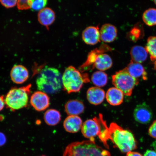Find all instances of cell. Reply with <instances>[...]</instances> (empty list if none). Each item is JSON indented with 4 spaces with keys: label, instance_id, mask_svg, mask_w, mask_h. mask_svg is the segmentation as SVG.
<instances>
[{
    "label": "cell",
    "instance_id": "cell-20",
    "mask_svg": "<svg viewBox=\"0 0 156 156\" xmlns=\"http://www.w3.org/2000/svg\"><path fill=\"white\" fill-rule=\"evenodd\" d=\"M113 64L112 58L108 54L103 53L98 56L95 62L94 68H96L100 71H105L112 67Z\"/></svg>",
    "mask_w": 156,
    "mask_h": 156
},
{
    "label": "cell",
    "instance_id": "cell-30",
    "mask_svg": "<svg viewBox=\"0 0 156 156\" xmlns=\"http://www.w3.org/2000/svg\"><path fill=\"white\" fill-rule=\"evenodd\" d=\"M148 133L151 137L156 139V120L154 121L150 126Z\"/></svg>",
    "mask_w": 156,
    "mask_h": 156
},
{
    "label": "cell",
    "instance_id": "cell-6",
    "mask_svg": "<svg viewBox=\"0 0 156 156\" xmlns=\"http://www.w3.org/2000/svg\"><path fill=\"white\" fill-rule=\"evenodd\" d=\"M112 83L115 87L121 90L124 95L130 96L134 87L139 83V80L133 77L125 68L112 76Z\"/></svg>",
    "mask_w": 156,
    "mask_h": 156
},
{
    "label": "cell",
    "instance_id": "cell-10",
    "mask_svg": "<svg viewBox=\"0 0 156 156\" xmlns=\"http://www.w3.org/2000/svg\"><path fill=\"white\" fill-rule=\"evenodd\" d=\"M133 115L136 121L142 124L149 123L153 118L151 110L145 103L136 106Z\"/></svg>",
    "mask_w": 156,
    "mask_h": 156
},
{
    "label": "cell",
    "instance_id": "cell-22",
    "mask_svg": "<svg viewBox=\"0 0 156 156\" xmlns=\"http://www.w3.org/2000/svg\"><path fill=\"white\" fill-rule=\"evenodd\" d=\"M61 119L60 112L55 109H49L46 111L44 115V122L48 126H56L59 123Z\"/></svg>",
    "mask_w": 156,
    "mask_h": 156
},
{
    "label": "cell",
    "instance_id": "cell-36",
    "mask_svg": "<svg viewBox=\"0 0 156 156\" xmlns=\"http://www.w3.org/2000/svg\"><path fill=\"white\" fill-rule=\"evenodd\" d=\"M155 4V5H156V0H153Z\"/></svg>",
    "mask_w": 156,
    "mask_h": 156
},
{
    "label": "cell",
    "instance_id": "cell-35",
    "mask_svg": "<svg viewBox=\"0 0 156 156\" xmlns=\"http://www.w3.org/2000/svg\"><path fill=\"white\" fill-rule=\"evenodd\" d=\"M154 68H155V69L156 70V60H155V61Z\"/></svg>",
    "mask_w": 156,
    "mask_h": 156
},
{
    "label": "cell",
    "instance_id": "cell-25",
    "mask_svg": "<svg viewBox=\"0 0 156 156\" xmlns=\"http://www.w3.org/2000/svg\"><path fill=\"white\" fill-rule=\"evenodd\" d=\"M151 56L152 61L156 60V37H151L148 38L145 48Z\"/></svg>",
    "mask_w": 156,
    "mask_h": 156
},
{
    "label": "cell",
    "instance_id": "cell-2",
    "mask_svg": "<svg viewBox=\"0 0 156 156\" xmlns=\"http://www.w3.org/2000/svg\"><path fill=\"white\" fill-rule=\"evenodd\" d=\"M109 139L122 153H127L136 149L137 142L132 133L123 129L116 123L109 127Z\"/></svg>",
    "mask_w": 156,
    "mask_h": 156
},
{
    "label": "cell",
    "instance_id": "cell-18",
    "mask_svg": "<svg viewBox=\"0 0 156 156\" xmlns=\"http://www.w3.org/2000/svg\"><path fill=\"white\" fill-rule=\"evenodd\" d=\"M85 110V106L81 101L78 100L68 101L65 105L66 113L70 115H78L83 113Z\"/></svg>",
    "mask_w": 156,
    "mask_h": 156
},
{
    "label": "cell",
    "instance_id": "cell-17",
    "mask_svg": "<svg viewBox=\"0 0 156 156\" xmlns=\"http://www.w3.org/2000/svg\"><path fill=\"white\" fill-rule=\"evenodd\" d=\"M38 19L41 24L48 29V27L51 25L55 20V13L49 8H44L39 11Z\"/></svg>",
    "mask_w": 156,
    "mask_h": 156
},
{
    "label": "cell",
    "instance_id": "cell-3",
    "mask_svg": "<svg viewBox=\"0 0 156 156\" xmlns=\"http://www.w3.org/2000/svg\"><path fill=\"white\" fill-rule=\"evenodd\" d=\"M63 156H111L109 151L95 141L85 140L73 142L66 147Z\"/></svg>",
    "mask_w": 156,
    "mask_h": 156
},
{
    "label": "cell",
    "instance_id": "cell-21",
    "mask_svg": "<svg viewBox=\"0 0 156 156\" xmlns=\"http://www.w3.org/2000/svg\"><path fill=\"white\" fill-rule=\"evenodd\" d=\"M131 61L137 63H142L147 58L148 52L145 48L140 46H135L131 49L130 51Z\"/></svg>",
    "mask_w": 156,
    "mask_h": 156
},
{
    "label": "cell",
    "instance_id": "cell-5",
    "mask_svg": "<svg viewBox=\"0 0 156 156\" xmlns=\"http://www.w3.org/2000/svg\"><path fill=\"white\" fill-rule=\"evenodd\" d=\"M31 85L10 90L5 98V105L11 111H15L26 107L28 104Z\"/></svg>",
    "mask_w": 156,
    "mask_h": 156
},
{
    "label": "cell",
    "instance_id": "cell-31",
    "mask_svg": "<svg viewBox=\"0 0 156 156\" xmlns=\"http://www.w3.org/2000/svg\"><path fill=\"white\" fill-rule=\"evenodd\" d=\"M6 142V136L3 133L0 132V146L4 145Z\"/></svg>",
    "mask_w": 156,
    "mask_h": 156
},
{
    "label": "cell",
    "instance_id": "cell-4",
    "mask_svg": "<svg viewBox=\"0 0 156 156\" xmlns=\"http://www.w3.org/2000/svg\"><path fill=\"white\" fill-rule=\"evenodd\" d=\"M81 73L73 66L66 68L62 79L64 90L68 93L79 92L84 83L90 81L87 73Z\"/></svg>",
    "mask_w": 156,
    "mask_h": 156
},
{
    "label": "cell",
    "instance_id": "cell-12",
    "mask_svg": "<svg viewBox=\"0 0 156 156\" xmlns=\"http://www.w3.org/2000/svg\"><path fill=\"white\" fill-rule=\"evenodd\" d=\"M29 72L24 66L21 65H15L12 68L10 77L13 83L20 84L24 83L28 79Z\"/></svg>",
    "mask_w": 156,
    "mask_h": 156
},
{
    "label": "cell",
    "instance_id": "cell-15",
    "mask_svg": "<svg viewBox=\"0 0 156 156\" xmlns=\"http://www.w3.org/2000/svg\"><path fill=\"white\" fill-rule=\"evenodd\" d=\"M105 97V91L99 87H91L87 91V100L93 105L101 104L104 101Z\"/></svg>",
    "mask_w": 156,
    "mask_h": 156
},
{
    "label": "cell",
    "instance_id": "cell-16",
    "mask_svg": "<svg viewBox=\"0 0 156 156\" xmlns=\"http://www.w3.org/2000/svg\"><path fill=\"white\" fill-rule=\"evenodd\" d=\"M124 93L116 87H111L107 90L106 97L107 102L113 106H119L123 102Z\"/></svg>",
    "mask_w": 156,
    "mask_h": 156
},
{
    "label": "cell",
    "instance_id": "cell-29",
    "mask_svg": "<svg viewBox=\"0 0 156 156\" xmlns=\"http://www.w3.org/2000/svg\"><path fill=\"white\" fill-rule=\"evenodd\" d=\"M18 0H0V3L6 8H11L17 5Z\"/></svg>",
    "mask_w": 156,
    "mask_h": 156
},
{
    "label": "cell",
    "instance_id": "cell-7",
    "mask_svg": "<svg viewBox=\"0 0 156 156\" xmlns=\"http://www.w3.org/2000/svg\"><path fill=\"white\" fill-rule=\"evenodd\" d=\"M102 114H99V118L94 117L87 120L83 124L81 132L86 138L91 141H95V137L99 136L102 127Z\"/></svg>",
    "mask_w": 156,
    "mask_h": 156
},
{
    "label": "cell",
    "instance_id": "cell-24",
    "mask_svg": "<svg viewBox=\"0 0 156 156\" xmlns=\"http://www.w3.org/2000/svg\"><path fill=\"white\" fill-rule=\"evenodd\" d=\"M142 19L144 22L149 26L156 25V9H150L146 10L143 13Z\"/></svg>",
    "mask_w": 156,
    "mask_h": 156
},
{
    "label": "cell",
    "instance_id": "cell-34",
    "mask_svg": "<svg viewBox=\"0 0 156 156\" xmlns=\"http://www.w3.org/2000/svg\"><path fill=\"white\" fill-rule=\"evenodd\" d=\"M126 156H143L138 152L131 151L128 152Z\"/></svg>",
    "mask_w": 156,
    "mask_h": 156
},
{
    "label": "cell",
    "instance_id": "cell-28",
    "mask_svg": "<svg viewBox=\"0 0 156 156\" xmlns=\"http://www.w3.org/2000/svg\"><path fill=\"white\" fill-rule=\"evenodd\" d=\"M31 0H18L17 8L21 10L30 9V3Z\"/></svg>",
    "mask_w": 156,
    "mask_h": 156
},
{
    "label": "cell",
    "instance_id": "cell-27",
    "mask_svg": "<svg viewBox=\"0 0 156 156\" xmlns=\"http://www.w3.org/2000/svg\"><path fill=\"white\" fill-rule=\"evenodd\" d=\"M48 0H31L30 3V9L35 11H40L47 4Z\"/></svg>",
    "mask_w": 156,
    "mask_h": 156
},
{
    "label": "cell",
    "instance_id": "cell-33",
    "mask_svg": "<svg viewBox=\"0 0 156 156\" xmlns=\"http://www.w3.org/2000/svg\"><path fill=\"white\" fill-rule=\"evenodd\" d=\"M144 156H156V151L153 150H147L144 154Z\"/></svg>",
    "mask_w": 156,
    "mask_h": 156
},
{
    "label": "cell",
    "instance_id": "cell-32",
    "mask_svg": "<svg viewBox=\"0 0 156 156\" xmlns=\"http://www.w3.org/2000/svg\"><path fill=\"white\" fill-rule=\"evenodd\" d=\"M5 105V99L3 96H0V112L4 108Z\"/></svg>",
    "mask_w": 156,
    "mask_h": 156
},
{
    "label": "cell",
    "instance_id": "cell-37",
    "mask_svg": "<svg viewBox=\"0 0 156 156\" xmlns=\"http://www.w3.org/2000/svg\"><path fill=\"white\" fill-rule=\"evenodd\" d=\"M45 156V155H42V156Z\"/></svg>",
    "mask_w": 156,
    "mask_h": 156
},
{
    "label": "cell",
    "instance_id": "cell-11",
    "mask_svg": "<svg viewBox=\"0 0 156 156\" xmlns=\"http://www.w3.org/2000/svg\"><path fill=\"white\" fill-rule=\"evenodd\" d=\"M83 40L86 44L94 45L100 42V30L98 27L90 26L83 31Z\"/></svg>",
    "mask_w": 156,
    "mask_h": 156
},
{
    "label": "cell",
    "instance_id": "cell-1",
    "mask_svg": "<svg viewBox=\"0 0 156 156\" xmlns=\"http://www.w3.org/2000/svg\"><path fill=\"white\" fill-rule=\"evenodd\" d=\"M62 78L61 74L58 69L45 66L41 70L36 79L37 88L47 94L57 93L63 86Z\"/></svg>",
    "mask_w": 156,
    "mask_h": 156
},
{
    "label": "cell",
    "instance_id": "cell-9",
    "mask_svg": "<svg viewBox=\"0 0 156 156\" xmlns=\"http://www.w3.org/2000/svg\"><path fill=\"white\" fill-rule=\"evenodd\" d=\"M30 103L35 110L38 112H42L49 106L50 97L48 94L41 91H37L31 95Z\"/></svg>",
    "mask_w": 156,
    "mask_h": 156
},
{
    "label": "cell",
    "instance_id": "cell-13",
    "mask_svg": "<svg viewBox=\"0 0 156 156\" xmlns=\"http://www.w3.org/2000/svg\"><path fill=\"white\" fill-rule=\"evenodd\" d=\"M101 40L106 43H110L115 40L118 30L114 25L110 24L103 25L100 30Z\"/></svg>",
    "mask_w": 156,
    "mask_h": 156
},
{
    "label": "cell",
    "instance_id": "cell-19",
    "mask_svg": "<svg viewBox=\"0 0 156 156\" xmlns=\"http://www.w3.org/2000/svg\"><path fill=\"white\" fill-rule=\"evenodd\" d=\"M126 68L130 75L135 79L142 77L144 80L147 79V73L141 64L131 61Z\"/></svg>",
    "mask_w": 156,
    "mask_h": 156
},
{
    "label": "cell",
    "instance_id": "cell-14",
    "mask_svg": "<svg viewBox=\"0 0 156 156\" xmlns=\"http://www.w3.org/2000/svg\"><path fill=\"white\" fill-rule=\"evenodd\" d=\"M83 125L82 120L77 115H70L64 120L63 126L66 131L70 133L79 132Z\"/></svg>",
    "mask_w": 156,
    "mask_h": 156
},
{
    "label": "cell",
    "instance_id": "cell-26",
    "mask_svg": "<svg viewBox=\"0 0 156 156\" xmlns=\"http://www.w3.org/2000/svg\"><path fill=\"white\" fill-rule=\"evenodd\" d=\"M143 29L139 25H136L133 28L127 35V37L130 41H136L141 38L144 35Z\"/></svg>",
    "mask_w": 156,
    "mask_h": 156
},
{
    "label": "cell",
    "instance_id": "cell-23",
    "mask_svg": "<svg viewBox=\"0 0 156 156\" xmlns=\"http://www.w3.org/2000/svg\"><path fill=\"white\" fill-rule=\"evenodd\" d=\"M91 80L94 85L98 87H102L107 84L108 81V76L104 72L98 71L92 74Z\"/></svg>",
    "mask_w": 156,
    "mask_h": 156
},
{
    "label": "cell",
    "instance_id": "cell-8",
    "mask_svg": "<svg viewBox=\"0 0 156 156\" xmlns=\"http://www.w3.org/2000/svg\"><path fill=\"white\" fill-rule=\"evenodd\" d=\"M112 48L106 44H103L98 48H95L89 52L86 61L79 68L80 71L82 73L89 70L94 69V65L95 60L99 54L112 51Z\"/></svg>",
    "mask_w": 156,
    "mask_h": 156
}]
</instances>
